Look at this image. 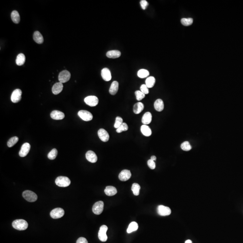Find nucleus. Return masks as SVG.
<instances>
[{
  "instance_id": "obj_1",
  "label": "nucleus",
  "mask_w": 243,
  "mask_h": 243,
  "mask_svg": "<svg viewBox=\"0 0 243 243\" xmlns=\"http://www.w3.org/2000/svg\"><path fill=\"white\" fill-rule=\"evenodd\" d=\"M12 226L17 230H25L28 228V223L25 220L23 219H17L13 222Z\"/></svg>"
},
{
  "instance_id": "obj_2",
  "label": "nucleus",
  "mask_w": 243,
  "mask_h": 243,
  "mask_svg": "<svg viewBox=\"0 0 243 243\" xmlns=\"http://www.w3.org/2000/svg\"><path fill=\"white\" fill-rule=\"evenodd\" d=\"M56 185L59 187H65L69 186L71 183V181L69 178L66 177L59 176L55 180Z\"/></svg>"
},
{
  "instance_id": "obj_3",
  "label": "nucleus",
  "mask_w": 243,
  "mask_h": 243,
  "mask_svg": "<svg viewBox=\"0 0 243 243\" xmlns=\"http://www.w3.org/2000/svg\"><path fill=\"white\" fill-rule=\"evenodd\" d=\"M23 196L25 200L29 202H35L37 199V195L31 190L24 191L23 193Z\"/></svg>"
},
{
  "instance_id": "obj_4",
  "label": "nucleus",
  "mask_w": 243,
  "mask_h": 243,
  "mask_svg": "<svg viewBox=\"0 0 243 243\" xmlns=\"http://www.w3.org/2000/svg\"><path fill=\"white\" fill-rule=\"evenodd\" d=\"M65 211L63 208H57L52 210L50 212L51 217L53 219H58L63 217Z\"/></svg>"
},
{
  "instance_id": "obj_5",
  "label": "nucleus",
  "mask_w": 243,
  "mask_h": 243,
  "mask_svg": "<svg viewBox=\"0 0 243 243\" xmlns=\"http://www.w3.org/2000/svg\"><path fill=\"white\" fill-rule=\"evenodd\" d=\"M71 77V74L67 70H63L59 73L58 79L60 83H65L69 80Z\"/></svg>"
},
{
  "instance_id": "obj_6",
  "label": "nucleus",
  "mask_w": 243,
  "mask_h": 243,
  "mask_svg": "<svg viewBox=\"0 0 243 243\" xmlns=\"http://www.w3.org/2000/svg\"><path fill=\"white\" fill-rule=\"evenodd\" d=\"M84 102L88 105L91 107H94L98 104L99 99L96 96L90 95L87 96L84 99Z\"/></svg>"
},
{
  "instance_id": "obj_7",
  "label": "nucleus",
  "mask_w": 243,
  "mask_h": 243,
  "mask_svg": "<svg viewBox=\"0 0 243 243\" xmlns=\"http://www.w3.org/2000/svg\"><path fill=\"white\" fill-rule=\"evenodd\" d=\"M108 230V227L106 225H102L99 228L98 233V237L99 240L102 242L107 241L108 237L106 235V232Z\"/></svg>"
},
{
  "instance_id": "obj_8",
  "label": "nucleus",
  "mask_w": 243,
  "mask_h": 243,
  "mask_svg": "<svg viewBox=\"0 0 243 243\" xmlns=\"http://www.w3.org/2000/svg\"><path fill=\"white\" fill-rule=\"evenodd\" d=\"M104 202L102 201H98L93 205L92 211L95 214H101L104 209Z\"/></svg>"
},
{
  "instance_id": "obj_9",
  "label": "nucleus",
  "mask_w": 243,
  "mask_h": 243,
  "mask_svg": "<svg viewBox=\"0 0 243 243\" xmlns=\"http://www.w3.org/2000/svg\"><path fill=\"white\" fill-rule=\"evenodd\" d=\"M78 115L81 119L85 121H90L93 119V115L89 111L87 110H80L78 112Z\"/></svg>"
},
{
  "instance_id": "obj_10",
  "label": "nucleus",
  "mask_w": 243,
  "mask_h": 243,
  "mask_svg": "<svg viewBox=\"0 0 243 243\" xmlns=\"http://www.w3.org/2000/svg\"><path fill=\"white\" fill-rule=\"evenodd\" d=\"M22 91L19 89H16L12 93L11 96V101L14 103L19 102L20 101L21 99V95H22Z\"/></svg>"
},
{
  "instance_id": "obj_11",
  "label": "nucleus",
  "mask_w": 243,
  "mask_h": 243,
  "mask_svg": "<svg viewBox=\"0 0 243 243\" xmlns=\"http://www.w3.org/2000/svg\"><path fill=\"white\" fill-rule=\"evenodd\" d=\"M157 212L158 214L162 216L169 215L171 214V210L169 207L162 205L158 207Z\"/></svg>"
},
{
  "instance_id": "obj_12",
  "label": "nucleus",
  "mask_w": 243,
  "mask_h": 243,
  "mask_svg": "<svg viewBox=\"0 0 243 243\" xmlns=\"http://www.w3.org/2000/svg\"><path fill=\"white\" fill-rule=\"evenodd\" d=\"M31 148V146L29 143H25L21 146L19 152V156L21 157H24L28 155Z\"/></svg>"
},
{
  "instance_id": "obj_13",
  "label": "nucleus",
  "mask_w": 243,
  "mask_h": 243,
  "mask_svg": "<svg viewBox=\"0 0 243 243\" xmlns=\"http://www.w3.org/2000/svg\"><path fill=\"white\" fill-rule=\"evenodd\" d=\"M131 176V172L130 170L125 169L121 172L118 176V178L121 181L124 182V181H127L129 180Z\"/></svg>"
},
{
  "instance_id": "obj_14",
  "label": "nucleus",
  "mask_w": 243,
  "mask_h": 243,
  "mask_svg": "<svg viewBox=\"0 0 243 243\" xmlns=\"http://www.w3.org/2000/svg\"><path fill=\"white\" fill-rule=\"evenodd\" d=\"M98 135L99 139L103 142H108L109 139V133L105 129L101 128L98 132Z\"/></svg>"
},
{
  "instance_id": "obj_15",
  "label": "nucleus",
  "mask_w": 243,
  "mask_h": 243,
  "mask_svg": "<svg viewBox=\"0 0 243 243\" xmlns=\"http://www.w3.org/2000/svg\"><path fill=\"white\" fill-rule=\"evenodd\" d=\"M101 74L102 77L104 80L107 81L111 80V78H112L111 72L108 68H105L102 69Z\"/></svg>"
},
{
  "instance_id": "obj_16",
  "label": "nucleus",
  "mask_w": 243,
  "mask_h": 243,
  "mask_svg": "<svg viewBox=\"0 0 243 243\" xmlns=\"http://www.w3.org/2000/svg\"><path fill=\"white\" fill-rule=\"evenodd\" d=\"M86 157L87 160L91 163H95L97 162V156L93 151H88L86 154Z\"/></svg>"
},
{
  "instance_id": "obj_17",
  "label": "nucleus",
  "mask_w": 243,
  "mask_h": 243,
  "mask_svg": "<svg viewBox=\"0 0 243 243\" xmlns=\"http://www.w3.org/2000/svg\"><path fill=\"white\" fill-rule=\"evenodd\" d=\"M65 114L58 110H54L51 113V117L55 120H62L65 117Z\"/></svg>"
},
{
  "instance_id": "obj_18",
  "label": "nucleus",
  "mask_w": 243,
  "mask_h": 243,
  "mask_svg": "<svg viewBox=\"0 0 243 243\" xmlns=\"http://www.w3.org/2000/svg\"><path fill=\"white\" fill-rule=\"evenodd\" d=\"M152 116L150 112H147L143 116L142 118V123L144 124V125H147L150 124L152 121Z\"/></svg>"
},
{
  "instance_id": "obj_19",
  "label": "nucleus",
  "mask_w": 243,
  "mask_h": 243,
  "mask_svg": "<svg viewBox=\"0 0 243 243\" xmlns=\"http://www.w3.org/2000/svg\"><path fill=\"white\" fill-rule=\"evenodd\" d=\"M63 85L62 83H57L55 84L52 88V91L55 95H58L61 92L63 89Z\"/></svg>"
},
{
  "instance_id": "obj_20",
  "label": "nucleus",
  "mask_w": 243,
  "mask_h": 243,
  "mask_svg": "<svg viewBox=\"0 0 243 243\" xmlns=\"http://www.w3.org/2000/svg\"><path fill=\"white\" fill-rule=\"evenodd\" d=\"M121 52L118 50H111L106 53V56L109 58H117L121 56Z\"/></svg>"
},
{
  "instance_id": "obj_21",
  "label": "nucleus",
  "mask_w": 243,
  "mask_h": 243,
  "mask_svg": "<svg viewBox=\"0 0 243 243\" xmlns=\"http://www.w3.org/2000/svg\"><path fill=\"white\" fill-rule=\"evenodd\" d=\"M33 38L34 41L37 43L41 44H42L44 41L43 37L40 32L38 31H36L34 32Z\"/></svg>"
},
{
  "instance_id": "obj_22",
  "label": "nucleus",
  "mask_w": 243,
  "mask_h": 243,
  "mask_svg": "<svg viewBox=\"0 0 243 243\" xmlns=\"http://www.w3.org/2000/svg\"><path fill=\"white\" fill-rule=\"evenodd\" d=\"M105 193L107 196H111L116 194L117 193V190L116 188L113 186H106L105 189Z\"/></svg>"
},
{
  "instance_id": "obj_23",
  "label": "nucleus",
  "mask_w": 243,
  "mask_h": 243,
  "mask_svg": "<svg viewBox=\"0 0 243 243\" xmlns=\"http://www.w3.org/2000/svg\"><path fill=\"white\" fill-rule=\"evenodd\" d=\"M144 105L142 103H136L133 106V112L135 114H139L144 109Z\"/></svg>"
},
{
  "instance_id": "obj_24",
  "label": "nucleus",
  "mask_w": 243,
  "mask_h": 243,
  "mask_svg": "<svg viewBox=\"0 0 243 243\" xmlns=\"http://www.w3.org/2000/svg\"><path fill=\"white\" fill-rule=\"evenodd\" d=\"M154 109L156 111L161 112L164 109V103L163 100L161 99H157L154 103Z\"/></svg>"
},
{
  "instance_id": "obj_25",
  "label": "nucleus",
  "mask_w": 243,
  "mask_h": 243,
  "mask_svg": "<svg viewBox=\"0 0 243 243\" xmlns=\"http://www.w3.org/2000/svg\"><path fill=\"white\" fill-rule=\"evenodd\" d=\"M118 90V83L117 81H113L111 84L109 92L112 95H115L117 93Z\"/></svg>"
},
{
  "instance_id": "obj_26",
  "label": "nucleus",
  "mask_w": 243,
  "mask_h": 243,
  "mask_svg": "<svg viewBox=\"0 0 243 243\" xmlns=\"http://www.w3.org/2000/svg\"><path fill=\"white\" fill-rule=\"evenodd\" d=\"M142 133L146 136H150L152 134L151 129L149 126L146 125H142L141 128Z\"/></svg>"
},
{
  "instance_id": "obj_27",
  "label": "nucleus",
  "mask_w": 243,
  "mask_h": 243,
  "mask_svg": "<svg viewBox=\"0 0 243 243\" xmlns=\"http://www.w3.org/2000/svg\"><path fill=\"white\" fill-rule=\"evenodd\" d=\"M25 61V56L24 54L20 53L17 56L16 59V63L18 66H21L24 64Z\"/></svg>"
},
{
  "instance_id": "obj_28",
  "label": "nucleus",
  "mask_w": 243,
  "mask_h": 243,
  "mask_svg": "<svg viewBox=\"0 0 243 243\" xmlns=\"http://www.w3.org/2000/svg\"><path fill=\"white\" fill-rule=\"evenodd\" d=\"M11 17L12 20L13 22L15 23H19L20 22V15L18 13V11H12L11 14Z\"/></svg>"
},
{
  "instance_id": "obj_29",
  "label": "nucleus",
  "mask_w": 243,
  "mask_h": 243,
  "mask_svg": "<svg viewBox=\"0 0 243 243\" xmlns=\"http://www.w3.org/2000/svg\"><path fill=\"white\" fill-rule=\"evenodd\" d=\"M156 83V79L154 77L151 76L147 77L146 80V85L148 88L153 87Z\"/></svg>"
},
{
  "instance_id": "obj_30",
  "label": "nucleus",
  "mask_w": 243,
  "mask_h": 243,
  "mask_svg": "<svg viewBox=\"0 0 243 243\" xmlns=\"http://www.w3.org/2000/svg\"><path fill=\"white\" fill-rule=\"evenodd\" d=\"M138 228V223L135 222H133L129 224L128 228L127 229V232L131 233L132 232L136 231Z\"/></svg>"
},
{
  "instance_id": "obj_31",
  "label": "nucleus",
  "mask_w": 243,
  "mask_h": 243,
  "mask_svg": "<svg viewBox=\"0 0 243 243\" xmlns=\"http://www.w3.org/2000/svg\"><path fill=\"white\" fill-rule=\"evenodd\" d=\"M149 75V72L147 70L145 69H142L138 71V76L140 78H146Z\"/></svg>"
},
{
  "instance_id": "obj_32",
  "label": "nucleus",
  "mask_w": 243,
  "mask_h": 243,
  "mask_svg": "<svg viewBox=\"0 0 243 243\" xmlns=\"http://www.w3.org/2000/svg\"><path fill=\"white\" fill-rule=\"evenodd\" d=\"M181 22L183 25L188 26L192 24L193 22V19L191 18H182L181 19Z\"/></svg>"
},
{
  "instance_id": "obj_33",
  "label": "nucleus",
  "mask_w": 243,
  "mask_h": 243,
  "mask_svg": "<svg viewBox=\"0 0 243 243\" xmlns=\"http://www.w3.org/2000/svg\"><path fill=\"white\" fill-rule=\"evenodd\" d=\"M140 189H141L140 186L138 183H133V185H132V192H133L135 196H138L139 194Z\"/></svg>"
},
{
  "instance_id": "obj_34",
  "label": "nucleus",
  "mask_w": 243,
  "mask_h": 243,
  "mask_svg": "<svg viewBox=\"0 0 243 243\" xmlns=\"http://www.w3.org/2000/svg\"><path fill=\"white\" fill-rule=\"evenodd\" d=\"M19 141V138L17 136H14L9 140L7 142V146L9 147H11L17 143Z\"/></svg>"
},
{
  "instance_id": "obj_35",
  "label": "nucleus",
  "mask_w": 243,
  "mask_h": 243,
  "mask_svg": "<svg viewBox=\"0 0 243 243\" xmlns=\"http://www.w3.org/2000/svg\"><path fill=\"white\" fill-rule=\"evenodd\" d=\"M58 154V151L56 149H53L48 154V158L51 160H55Z\"/></svg>"
},
{
  "instance_id": "obj_36",
  "label": "nucleus",
  "mask_w": 243,
  "mask_h": 243,
  "mask_svg": "<svg viewBox=\"0 0 243 243\" xmlns=\"http://www.w3.org/2000/svg\"><path fill=\"white\" fill-rule=\"evenodd\" d=\"M181 148L182 150L184 151H188L191 149V146H190V143L188 142H185L181 144Z\"/></svg>"
},
{
  "instance_id": "obj_37",
  "label": "nucleus",
  "mask_w": 243,
  "mask_h": 243,
  "mask_svg": "<svg viewBox=\"0 0 243 243\" xmlns=\"http://www.w3.org/2000/svg\"><path fill=\"white\" fill-rule=\"evenodd\" d=\"M128 129V127L127 124L126 123H123V124L116 129V132L117 133H121L123 132L127 131Z\"/></svg>"
},
{
  "instance_id": "obj_38",
  "label": "nucleus",
  "mask_w": 243,
  "mask_h": 243,
  "mask_svg": "<svg viewBox=\"0 0 243 243\" xmlns=\"http://www.w3.org/2000/svg\"><path fill=\"white\" fill-rule=\"evenodd\" d=\"M123 124V118L120 117H117L115 119V124H114V127L115 128H118L121 125Z\"/></svg>"
},
{
  "instance_id": "obj_39",
  "label": "nucleus",
  "mask_w": 243,
  "mask_h": 243,
  "mask_svg": "<svg viewBox=\"0 0 243 243\" xmlns=\"http://www.w3.org/2000/svg\"><path fill=\"white\" fill-rule=\"evenodd\" d=\"M135 95L136 96V99L138 101H141L145 97V94L143 93L141 91H135Z\"/></svg>"
},
{
  "instance_id": "obj_40",
  "label": "nucleus",
  "mask_w": 243,
  "mask_h": 243,
  "mask_svg": "<svg viewBox=\"0 0 243 243\" xmlns=\"http://www.w3.org/2000/svg\"><path fill=\"white\" fill-rule=\"evenodd\" d=\"M140 89H141V91L143 93H144L145 95L146 94H149V91L148 87L146 86V84L142 85V86H141Z\"/></svg>"
},
{
  "instance_id": "obj_41",
  "label": "nucleus",
  "mask_w": 243,
  "mask_h": 243,
  "mask_svg": "<svg viewBox=\"0 0 243 243\" xmlns=\"http://www.w3.org/2000/svg\"><path fill=\"white\" fill-rule=\"evenodd\" d=\"M147 164L150 169H154L156 168V163L154 162V161L152 160H150V159L147 162Z\"/></svg>"
},
{
  "instance_id": "obj_42",
  "label": "nucleus",
  "mask_w": 243,
  "mask_h": 243,
  "mask_svg": "<svg viewBox=\"0 0 243 243\" xmlns=\"http://www.w3.org/2000/svg\"><path fill=\"white\" fill-rule=\"evenodd\" d=\"M140 4L143 10H146L148 5V3L146 0H142L140 1Z\"/></svg>"
},
{
  "instance_id": "obj_43",
  "label": "nucleus",
  "mask_w": 243,
  "mask_h": 243,
  "mask_svg": "<svg viewBox=\"0 0 243 243\" xmlns=\"http://www.w3.org/2000/svg\"><path fill=\"white\" fill-rule=\"evenodd\" d=\"M76 243H88L86 238L84 237H80L77 239Z\"/></svg>"
},
{
  "instance_id": "obj_44",
  "label": "nucleus",
  "mask_w": 243,
  "mask_h": 243,
  "mask_svg": "<svg viewBox=\"0 0 243 243\" xmlns=\"http://www.w3.org/2000/svg\"><path fill=\"white\" fill-rule=\"evenodd\" d=\"M150 160H152L153 161H156V156H152L150 158Z\"/></svg>"
},
{
  "instance_id": "obj_45",
  "label": "nucleus",
  "mask_w": 243,
  "mask_h": 243,
  "mask_svg": "<svg viewBox=\"0 0 243 243\" xmlns=\"http://www.w3.org/2000/svg\"><path fill=\"white\" fill-rule=\"evenodd\" d=\"M185 243H192V241L190 240H187L185 242Z\"/></svg>"
}]
</instances>
